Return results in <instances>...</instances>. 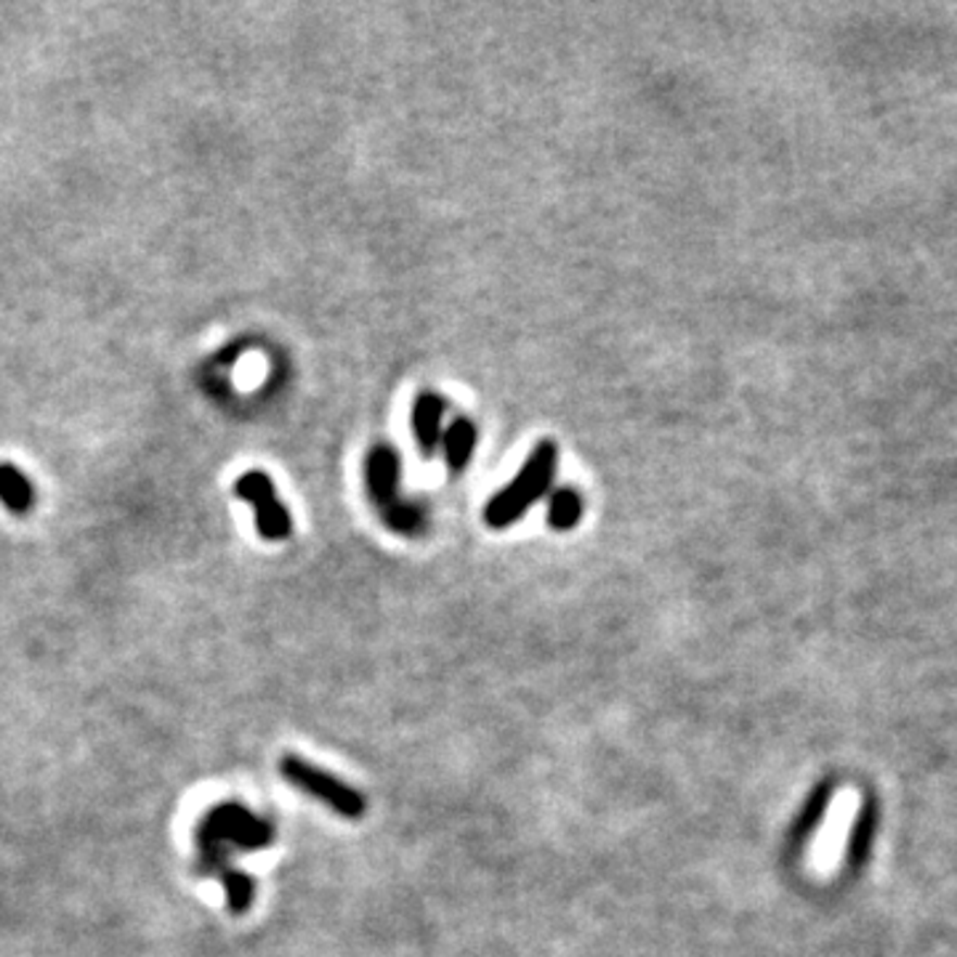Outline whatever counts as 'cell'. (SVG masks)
<instances>
[{
  "mask_svg": "<svg viewBox=\"0 0 957 957\" xmlns=\"http://www.w3.org/2000/svg\"><path fill=\"white\" fill-rule=\"evenodd\" d=\"M832 798H835V780H832V777L817 782V788L806 795L804 806H801V811L795 814L793 824H790L788 843H784L790 857H801V854H804V848L811 843V838L817 835L819 828H822Z\"/></svg>",
  "mask_w": 957,
  "mask_h": 957,
  "instance_id": "obj_7",
  "label": "cell"
},
{
  "mask_svg": "<svg viewBox=\"0 0 957 957\" xmlns=\"http://www.w3.org/2000/svg\"><path fill=\"white\" fill-rule=\"evenodd\" d=\"M474 448H477V426L468 418H455L442 437L444 463L453 474H461L471 463Z\"/></svg>",
  "mask_w": 957,
  "mask_h": 957,
  "instance_id": "obj_9",
  "label": "cell"
},
{
  "mask_svg": "<svg viewBox=\"0 0 957 957\" xmlns=\"http://www.w3.org/2000/svg\"><path fill=\"white\" fill-rule=\"evenodd\" d=\"M235 495L240 501L251 503L253 505V519L255 527H259V534L264 540H285L293 529V521H290L288 508L285 503L277 498L275 484L266 474L261 471H248L237 479L235 484Z\"/></svg>",
  "mask_w": 957,
  "mask_h": 957,
  "instance_id": "obj_5",
  "label": "cell"
},
{
  "mask_svg": "<svg viewBox=\"0 0 957 957\" xmlns=\"http://www.w3.org/2000/svg\"><path fill=\"white\" fill-rule=\"evenodd\" d=\"M367 492L376 503L380 519L396 534H418L424 529V514L418 505L400 501V457L389 444H376L365 463Z\"/></svg>",
  "mask_w": 957,
  "mask_h": 957,
  "instance_id": "obj_3",
  "label": "cell"
},
{
  "mask_svg": "<svg viewBox=\"0 0 957 957\" xmlns=\"http://www.w3.org/2000/svg\"><path fill=\"white\" fill-rule=\"evenodd\" d=\"M0 501L16 516L29 514L35 503L33 481L14 463H0Z\"/></svg>",
  "mask_w": 957,
  "mask_h": 957,
  "instance_id": "obj_10",
  "label": "cell"
},
{
  "mask_svg": "<svg viewBox=\"0 0 957 957\" xmlns=\"http://www.w3.org/2000/svg\"><path fill=\"white\" fill-rule=\"evenodd\" d=\"M442 415H444V400L439 394H420L415 400L413 407V431L415 442L424 457L437 455L439 444H442Z\"/></svg>",
  "mask_w": 957,
  "mask_h": 957,
  "instance_id": "obj_8",
  "label": "cell"
},
{
  "mask_svg": "<svg viewBox=\"0 0 957 957\" xmlns=\"http://www.w3.org/2000/svg\"><path fill=\"white\" fill-rule=\"evenodd\" d=\"M556 463H558V450L554 442H540L538 448L529 453L525 466L519 468L516 479L511 484H505L495 498H490V503L484 505V525L492 529H505L521 519L527 514L529 505H534L545 492L551 490L556 477Z\"/></svg>",
  "mask_w": 957,
  "mask_h": 957,
  "instance_id": "obj_2",
  "label": "cell"
},
{
  "mask_svg": "<svg viewBox=\"0 0 957 957\" xmlns=\"http://www.w3.org/2000/svg\"><path fill=\"white\" fill-rule=\"evenodd\" d=\"M279 775H282V780L290 788L325 804L338 817L352 819L354 822V819H362L367 814V798L360 790H354L349 782L338 780L330 771L319 769L312 760L301 756H285L279 760Z\"/></svg>",
  "mask_w": 957,
  "mask_h": 957,
  "instance_id": "obj_4",
  "label": "cell"
},
{
  "mask_svg": "<svg viewBox=\"0 0 957 957\" xmlns=\"http://www.w3.org/2000/svg\"><path fill=\"white\" fill-rule=\"evenodd\" d=\"M582 519V498L572 487H558L549 501V527L556 532L578 527Z\"/></svg>",
  "mask_w": 957,
  "mask_h": 957,
  "instance_id": "obj_11",
  "label": "cell"
},
{
  "mask_svg": "<svg viewBox=\"0 0 957 957\" xmlns=\"http://www.w3.org/2000/svg\"><path fill=\"white\" fill-rule=\"evenodd\" d=\"M275 841L277 828L272 819L242 801H222L194 824V872L200 878H216L227 896V909L240 918L253 907L259 885L235 859L266 852Z\"/></svg>",
  "mask_w": 957,
  "mask_h": 957,
  "instance_id": "obj_1",
  "label": "cell"
},
{
  "mask_svg": "<svg viewBox=\"0 0 957 957\" xmlns=\"http://www.w3.org/2000/svg\"><path fill=\"white\" fill-rule=\"evenodd\" d=\"M878 830H881V804H878L876 795H865L846 838V852H843V867H846V872L859 876L865 870L867 861L872 859Z\"/></svg>",
  "mask_w": 957,
  "mask_h": 957,
  "instance_id": "obj_6",
  "label": "cell"
}]
</instances>
